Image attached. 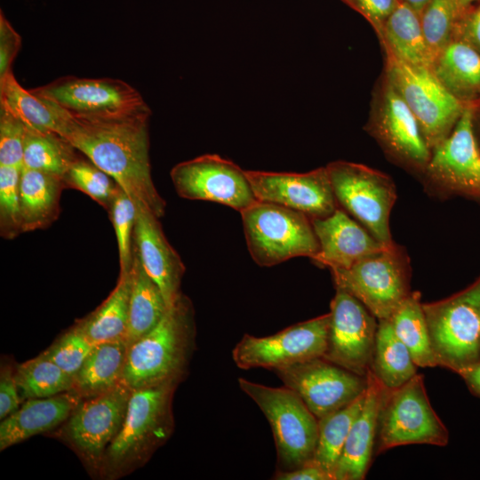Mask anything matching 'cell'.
Listing matches in <instances>:
<instances>
[{
	"mask_svg": "<svg viewBox=\"0 0 480 480\" xmlns=\"http://www.w3.org/2000/svg\"><path fill=\"white\" fill-rule=\"evenodd\" d=\"M56 106V133L111 176L135 204L161 219L166 204L151 177L149 108L124 114L78 116Z\"/></svg>",
	"mask_w": 480,
	"mask_h": 480,
	"instance_id": "cell-1",
	"label": "cell"
},
{
	"mask_svg": "<svg viewBox=\"0 0 480 480\" xmlns=\"http://www.w3.org/2000/svg\"><path fill=\"white\" fill-rule=\"evenodd\" d=\"M194 309L182 293L160 322L128 347L122 382L132 390L179 383L195 347Z\"/></svg>",
	"mask_w": 480,
	"mask_h": 480,
	"instance_id": "cell-2",
	"label": "cell"
},
{
	"mask_svg": "<svg viewBox=\"0 0 480 480\" xmlns=\"http://www.w3.org/2000/svg\"><path fill=\"white\" fill-rule=\"evenodd\" d=\"M178 383L133 389L116 436L108 445L100 472L111 478L144 463L170 438L174 420L172 396Z\"/></svg>",
	"mask_w": 480,
	"mask_h": 480,
	"instance_id": "cell-3",
	"label": "cell"
},
{
	"mask_svg": "<svg viewBox=\"0 0 480 480\" xmlns=\"http://www.w3.org/2000/svg\"><path fill=\"white\" fill-rule=\"evenodd\" d=\"M437 365L458 374L480 361V277L442 300L422 303Z\"/></svg>",
	"mask_w": 480,
	"mask_h": 480,
	"instance_id": "cell-4",
	"label": "cell"
},
{
	"mask_svg": "<svg viewBox=\"0 0 480 480\" xmlns=\"http://www.w3.org/2000/svg\"><path fill=\"white\" fill-rule=\"evenodd\" d=\"M240 213L248 250L260 266L312 258L319 250L311 219L302 212L258 200Z\"/></svg>",
	"mask_w": 480,
	"mask_h": 480,
	"instance_id": "cell-5",
	"label": "cell"
},
{
	"mask_svg": "<svg viewBox=\"0 0 480 480\" xmlns=\"http://www.w3.org/2000/svg\"><path fill=\"white\" fill-rule=\"evenodd\" d=\"M241 390L262 411L270 424L278 462L285 470L312 461L318 437V420L291 388H272L238 379Z\"/></svg>",
	"mask_w": 480,
	"mask_h": 480,
	"instance_id": "cell-6",
	"label": "cell"
},
{
	"mask_svg": "<svg viewBox=\"0 0 480 480\" xmlns=\"http://www.w3.org/2000/svg\"><path fill=\"white\" fill-rule=\"evenodd\" d=\"M448 441V429L431 406L422 374L388 390L378 416L374 456L396 446H444Z\"/></svg>",
	"mask_w": 480,
	"mask_h": 480,
	"instance_id": "cell-7",
	"label": "cell"
},
{
	"mask_svg": "<svg viewBox=\"0 0 480 480\" xmlns=\"http://www.w3.org/2000/svg\"><path fill=\"white\" fill-rule=\"evenodd\" d=\"M336 288L356 298L378 319H389L412 292L411 268L394 243L345 269L331 270Z\"/></svg>",
	"mask_w": 480,
	"mask_h": 480,
	"instance_id": "cell-8",
	"label": "cell"
},
{
	"mask_svg": "<svg viewBox=\"0 0 480 480\" xmlns=\"http://www.w3.org/2000/svg\"><path fill=\"white\" fill-rule=\"evenodd\" d=\"M387 72L388 84L410 108L430 149L434 148L452 132L467 104L442 84L432 68L388 55Z\"/></svg>",
	"mask_w": 480,
	"mask_h": 480,
	"instance_id": "cell-9",
	"label": "cell"
},
{
	"mask_svg": "<svg viewBox=\"0 0 480 480\" xmlns=\"http://www.w3.org/2000/svg\"><path fill=\"white\" fill-rule=\"evenodd\" d=\"M326 169L338 204L380 243L392 244L389 217L396 191L391 179L364 165L348 162L331 163Z\"/></svg>",
	"mask_w": 480,
	"mask_h": 480,
	"instance_id": "cell-10",
	"label": "cell"
},
{
	"mask_svg": "<svg viewBox=\"0 0 480 480\" xmlns=\"http://www.w3.org/2000/svg\"><path fill=\"white\" fill-rule=\"evenodd\" d=\"M132 391L120 382L83 399L60 428V436L91 468L100 470L104 454L124 422Z\"/></svg>",
	"mask_w": 480,
	"mask_h": 480,
	"instance_id": "cell-11",
	"label": "cell"
},
{
	"mask_svg": "<svg viewBox=\"0 0 480 480\" xmlns=\"http://www.w3.org/2000/svg\"><path fill=\"white\" fill-rule=\"evenodd\" d=\"M330 313L301 322L273 335L244 334L235 346L232 357L237 367L276 371L324 356Z\"/></svg>",
	"mask_w": 480,
	"mask_h": 480,
	"instance_id": "cell-12",
	"label": "cell"
},
{
	"mask_svg": "<svg viewBox=\"0 0 480 480\" xmlns=\"http://www.w3.org/2000/svg\"><path fill=\"white\" fill-rule=\"evenodd\" d=\"M171 179L182 198L215 202L238 212L258 201L246 171L215 154L176 164Z\"/></svg>",
	"mask_w": 480,
	"mask_h": 480,
	"instance_id": "cell-13",
	"label": "cell"
},
{
	"mask_svg": "<svg viewBox=\"0 0 480 480\" xmlns=\"http://www.w3.org/2000/svg\"><path fill=\"white\" fill-rule=\"evenodd\" d=\"M274 372L303 400L317 420L349 404L362 396L367 387L366 377L322 356Z\"/></svg>",
	"mask_w": 480,
	"mask_h": 480,
	"instance_id": "cell-14",
	"label": "cell"
},
{
	"mask_svg": "<svg viewBox=\"0 0 480 480\" xmlns=\"http://www.w3.org/2000/svg\"><path fill=\"white\" fill-rule=\"evenodd\" d=\"M324 359L366 377L370 370L378 319L356 298L336 288L331 301Z\"/></svg>",
	"mask_w": 480,
	"mask_h": 480,
	"instance_id": "cell-15",
	"label": "cell"
},
{
	"mask_svg": "<svg viewBox=\"0 0 480 480\" xmlns=\"http://www.w3.org/2000/svg\"><path fill=\"white\" fill-rule=\"evenodd\" d=\"M32 91L78 116L124 114L148 108L135 88L114 78L64 76Z\"/></svg>",
	"mask_w": 480,
	"mask_h": 480,
	"instance_id": "cell-16",
	"label": "cell"
},
{
	"mask_svg": "<svg viewBox=\"0 0 480 480\" xmlns=\"http://www.w3.org/2000/svg\"><path fill=\"white\" fill-rule=\"evenodd\" d=\"M259 201L298 211L310 219L324 218L338 209L327 169L308 172L246 171Z\"/></svg>",
	"mask_w": 480,
	"mask_h": 480,
	"instance_id": "cell-17",
	"label": "cell"
},
{
	"mask_svg": "<svg viewBox=\"0 0 480 480\" xmlns=\"http://www.w3.org/2000/svg\"><path fill=\"white\" fill-rule=\"evenodd\" d=\"M474 110L467 104L449 135L433 149L427 165L430 176L444 186L480 196V154L474 134Z\"/></svg>",
	"mask_w": 480,
	"mask_h": 480,
	"instance_id": "cell-18",
	"label": "cell"
},
{
	"mask_svg": "<svg viewBox=\"0 0 480 480\" xmlns=\"http://www.w3.org/2000/svg\"><path fill=\"white\" fill-rule=\"evenodd\" d=\"M133 249L146 272L159 287L167 306L182 293L185 266L166 239L159 218L144 206L136 204Z\"/></svg>",
	"mask_w": 480,
	"mask_h": 480,
	"instance_id": "cell-19",
	"label": "cell"
},
{
	"mask_svg": "<svg viewBox=\"0 0 480 480\" xmlns=\"http://www.w3.org/2000/svg\"><path fill=\"white\" fill-rule=\"evenodd\" d=\"M311 221L319 250L310 259L330 270L348 268L388 246L339 208L327 217Z\"/></svg>",
	"mask_w": 480,
	"mask_h": 480,
	"instance_id": "cell-20",
	"label": "cell"
},
{
	"mask_svg": "<svg viewBox=\"0 0 480 480\" xmlns=\"http://www.w3.org/2000/svg\"><path fill=\"white\" fill-rule=\"evenodd\" d=\"M363 405L355 419L341 455L334 480H363L374 456L378 416L389 390L370 371Z\"/></svg>",
	"mask_w": 480,
	"mask_h": 480,
	"instance_id": "cell-21",
	"label": "cell"
},
{
	"mask_svg": "<svg viewBox=\"0 0 480 480\" xmlns=\"http://www.w3.org/2000/svg\"><path fill=\"white\" fill-rule=\"evenodd\" d=\"M378 132L396 156L414 165L427 167L430 148L417 118L390 84L384 92Z\"/></svg>",
	"mask_w": 480,
	"mask_h": 480,
	"instance_id": "cell-22",
	"label": "cell"
},
{
	"mask_svg": "<svg viewBox=\"0 0 480 480\" xmlns=\"http://www.w3.org/2000/svg\"><path fill=\"white\" fill-rule=\"evenodd\" d=\"M83 399L74 391L26 400L0 423V450L62 425Z\"/></svg>",
	"mask_w": 480,
	"mask_h": 480,
	"instance_id": "cell-23",
	"label": "cell"
},
{
	"mask_svg": "<svg viewBox=\"0 0 480 480\" xmlns=\"http://www.w3.org/2000/svg\"><path fill=\"white\" fill-rule=\"evenodd\" d=\"M64 188L62 176L22 166L20 198L23 233L46 228L59 218Z\"/></svg>",
	"mask_w": 480,
	"mask_h": 480,
	"instance_id": "cell-24",
	"label": "cell"
},
{
	"mask_svg": "<svg viewBox=\"0 0 480 480\" xmlns=\"http://www.w3.org/2000/svg\"><path fill=\"white\" fill-rule=\"evenodd\" d=\"M432 70L464 104L480 97V53L468 44L454 38L436 58Z\"/></svg>",
	"mask_w": 480,
	"mask_h": 480,
	"instance_id": "cell-25",
	"label": "cell"
},
{
	"mask_svg": "<svg viewBox=\"0 0 480 480\" xmlns=\"http://www.w3.org/2000/svg\"><path fill=\"white\" fill-rule=\"evenodd\" d=\"M128 344L125 340L99 343L73 377V389L82 399L92 397L122 382Z\"/></svg>",
	"mask_w": 480,
	"mask_h": 480,
	"instance_id": "cell-26",
	"label": "cell"
},
{
	"mask_svg": "<svg viewBox=\"0 0 480 480\" xmlns=\"http://www.w3.org/2000/svg\"><path fill=\"white\" fill-rule=\"evenodd\" d=\"M379 34L388 55L413 66L432 68L434 60L426 44L420 15L399 3Z\"/></svg>",
	"mask_w": 480,
	"mask_h": 480,
	"instance_id": "cell-27",
	"label": "cell"
},
{
	"mask_svg": "<svg viewBox=\"0 0 480 480\" xmlns=\"http://www.w3.org/2000/svg\"><path fill=\"white\" fill-rule=\"evenodd\" d=\"M132 253L126 337L128 347L150 332L160 322L168 308L159 287L146 272L133 246Z\"/></svg>",
	"mask_w": 480,
	"mask_h": 480,
	"instance_id": "cell-28",
	"label": "cell"
},
{
	"mask_svg": "<svg viewBox=\"0 0 480 480\" xmlns=\"http://www.w3.org/2000/svg\"><path fill=\"white\" fill-rule=\"evenodd\" d=\"M131 285L130 270L120 273L109 296L94 312L78 323L94 344L126 341Z\"/></svg>",
	"mask_w": 480,
	"mask_h": 480,
	"instance_id": "cell-29",
	"label": "cell"
},
{
	"mask_svg": "<svg viewBox=\"0 0 480 480\" xmlns=\"http://www.w3.org/2000/svg\"><path fill=\"white\" fill-rule=\"evenodd\" d=\"M417 364L396 335L388 319L378 320L370 372L388 388L395 389L417 374Z\"/></svg>",
	"mask_w": 480,
	"mask_h": 480,
	"instance_id": "cell-30",
	"label": "cell"
},
{
	"mask_svg": "<svg viewBox=\"0 0 480 480\" xmlns=\"http://www.w3.org/2000/svg\"><path fill=\"white\" fill-rule=\"evenodd\" d=\"M0 107L21 120L29 129L56 132L59 125L56 104L32 90L23 88L12 71L0 79Z\"/></svg>",
	"mask_w": 480,
	"mask_h": 480,
	"instance_id": "cell-31",
	"label": "cell"
},
{
	"mask_svg": "<svg viewBox=\"0 0 480 480\" xmlns=\"http://www.w3.org/2000/svg\"><path fill=\"white\" fill-rule=\"evenodd\" d=\"M388 320L418 367L437 366L419 292H412Z\"/></svg>",
	"mask_w": 480,
	"mask_h": 480,
	"instance_id": "cell-32",
	"label": "cell"
},
{
	"mask_svg": "<svg viewBox=\"0 0 480 480\" xmlns=\"http://www.w3.org/2000/svg\"><path fill=\"white\" fill-rule=\"evenodd\" d=\"M364 393L349 404L318 419V437L311 462L319 466L331 480H334L337 463L363 405Z\"/></svg>",
	"mask_w": 480,
	"mask_h": 480,
	"instance_id": "cell-33",
	"label": "cell"
},
{
	"mask_svg": "<svg viewBox=\"0 0 480 480\" xmlns=\"http://www.w3.org/2000/svg\"><path fill=\"white\" fill-rule=\"evenodd\" d=\"M68 141L54 132L27 127L23 167L64 176L78 157Z\"/></svg>",
	"mask_w": 480,
	"mask_h": 480,
	"instance_id": "cell-34",
	"label": "cell"
},
{
	"mask_svg": "<svg viewBox=\"0 0 480 480\" xmlns=\"http://www.w3.org/2000/svg\"><path fill=\"white\" fill-rule=\"evenodd\" d=\"M14 379L21 400L72 391L73 377L43 355L17 366Z\"/></svg>",
	"mask_w": 480,
	"mask_h": 480,
	"instance_id": "cell-35",
	"label": "cell"
},
{
	"mask_svg": "<svg viewBox=\"0 0 480 480\" xmlns=\"http://www.w3.org/2000/svg\"><path fill=\"white\" fill-rule=\"evenodd\" d=\"M462 12L459 0H430L420 14L422 32L434 61L454 39Z\"/></svg>",
	"mask_w": 480,
	"mask_h": 480,
	"instance_id": "cell-36",
	"label": "cell"
},
{
	"mask_svg": "<svg viewBox=\"0 0 480 480\" xmlns=\"http://www.w3.org/2000/svg\"><path fill=\"white\" fill-rule=\"evenodd\" d=\"M66 188L77 189L97 202L107 211L120 188L119 184L88 158L77 157L63 176Z\"/></svg>",
	"mask_w": 480,
	"mask_h": 480,
	"instance_id": "cell-37",
	"label": "cell"
},
{
	"mask_svg": "<svg viewBox=\"0 0 480 480\" xmlns=\"http://www.w3.org/2000/svg\"><path fill=\"white\" fill-rule=\"evenodd\" d=\"M21 168L0 165V233L5 239H13L23 233L20 198Z\"/></svg>",
	"mask_w": 480,
	"mask_h": 480,
	"instance_id": "cell-38",
	"label": "cell"
},
{
	"mask_svg": "<svg viewBox=\"0 0 480 480\" xmlns=\"http://www.w3.org/2000/svg\"><path fill=\"white\" fill-rule=\"evenodd\" d=\"M108 212L117 241L120 273H124L131 269L132 264L136 204L130 196L120 188Z\"/></svg>",
	"mask_w": 480,
	"mask_h": 480,
	"instance_id": "cell-39",
	"label": "cell"
},
{
	"mask_svg": "<svg viewBox=\"0 0 480 480\" xmlns=\"http://www.w3.org/2000/svg\"><path fill=\"white\" fill-rule=\"evenodd\" d=\"M95 345L77 324L41 355L74 377Z\"/></svg>",
	"mask_w": 480,
	"mask_h": 480,
	"instance_id": "cell-40",
	"label": "cell"
},
{
	"mask_svg": "<svg viewBox=\"0 0 480 480\" xmlns=\"http://www.w3.org/2000/svg\"><path fill=\"white\" fill-rule=\"evenodd\" d=\"M26 124L0 107V165L23 166Z\"/></svg>",
	"mask_w": 480,
	"mask_h": 480,
	"instance_id": "cell-41",
	"label": "cell"
},
{
	"mask_svg": "<svg viewBox=\"0 0 480 480\" xmlns=\"http://www.w3.org/2000/svg\"><path fill=\"white\" fill-rule=\"evenodd\" d=\"M21 45V37L0 12V79L12 71V64Z\"/></svg>",
	"mask_w": 480,
	"mask_h": 480,
	"instance_id": "cell-42",
	"label": "cell"
},
{
	"mask_svg": "<svg viewBox=\"0 0 480 480\" xmlns=\"http://www.w3.org/2000/svg\"><path fill=\"white\" fill-rule=\"evenodd\" d=\"M360 12L380 32L384 22L393 12L399 2L397 0H343Z\"/></svg>",
	"mask_w": 480,
	"mask_h": 480,
	"instance_id": "cell-43",
	"label": "cell"
},
{
	"mask_svg": "<svg viewBox=\"0 0 480 480\" xmlns=\"http://www.w3.org/2000/svg\"><path fill=\"white\" fill-rule=\"evenodd\" d=\"M454 38L468 44L480 53V4L462 12L456 25Z\"/></svg>",
	"mask_w": 480,
	"mask_h": 480,
	"instance_id": "cell-44",
	"label": "cell"
},
{
	"mask_svg": "<svg viewBox=\"0 0 480 480\" xmlns=\"http://www.w3.org/2000/svg\"><path fill=\"white\" fill-rule=\"evenodd\" d=\"M21 397L14 372L2 370L0 378V419L4 420L20 407Z\"/></svg>",
	"mask_w": 480,
	"mask_h": 480,
	"instance_id": "cell-45",
	"label": "cell"
},
{
	"mask_svg": "<svg viewBox=\"0 0 480 480\" xmlns=\"http://www.w3.org/2000/svg\"><path fill=\"white\" fill-rule=\"evenodd\" d=\"M276 480H331L329 476L313 462L292 470H278Z\"/></svg>",
	"mask_w": 480,
	"mask_h": 480,
	"instance_id": "cell-46",
	"label": "cell"
},
{
	"mask_svg": "<svg viewBox=\"0 0 480 480\" xmlns=\"http://www.w3.org/2000/svg\"><path fill=\"white\" fill-rule=\"evenodd\" d=\"M459 375L464 380L468 389L480 397V361L467 368Z\"/></svg>",
	"mask_w": 480,
	"mask_h": 480,
	"instance_id": "cell-47",
	"label": "cell"
},
{
	"mask_svg": "<svg viewBox=\"0 0 480 480\" xmlns=\"http://www.w3.org/2000/svg\"><path fill=\"white\" fill-rule=\"evenodd\" d=\"M397 1L401 4H404L409 6L420 15L430 0H397Z\"/></svg>",
	"mask_w": 480,
	"mask_h": 480,
	"instance_id": "cell-48",
	"label": "cell"
},
{
	"mask_svg": "<svg viewBox=\"0 0 480 480\" xmlns=\"http://www.w3.org/2000/svg\"><path fill=\"white\" fill-rule=\"evenodd\" d=\"M476 1H478V0H459V3L461 9L464 11L468 9V7H470L472 4L475 3Z\"/></svg>",
	"mask_w": 480,
	"mask_h": 480,
	"instance_id": "cell-49",
	"label": "cell"
}]
</instances>
